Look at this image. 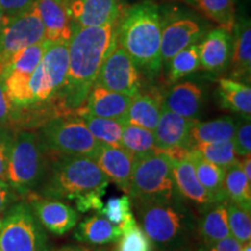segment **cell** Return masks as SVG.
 <instances>
[{
  "mask_svg": "<svg viewBox=\"0 0 251 251\" xmlns=\"http://www.w3.org/2000/svg\"><path fill=\"white\" fill-rule=\"evenodd\" d=\"M121 146L127 151L133 153L136 158L158 150L153 131L127 122H122Z\"/></svg>",
  "mask_w": 251,
  "mask_h": 251,
  "instance_id": "33",
  "label": "cell"
},
{
  "mask_svg": "<svg viewBox=\"0 0 251 251\" xmlns=\"http://www.w3.org/2000/svg\"><path fill=\"white\" fill-rule=\"evenodd\" d=\"M241 166H242V170L244 172V175H246L248 181L251 184V157H243V161L241 162Z\"/></svg>",
  "mask_w": 251,
  "mask_h": 251,
  "instance_id": "46",
  "label": "cell"
},
{
  "mask_svg": "<svg viewBox=\"0 0 251 251\" xmlns=\"http://www.w3.org/2000/svg\"><path fill=\"white\" fill-rule=\"evenodd\" d=\"M198 233L203 244L214 246L219 241L231 236L228 225L227 202H216L203 213L198 224Z\"/></svg>",
  "mask_w": 251,
  "mask_h": 251,
  "instance_id": "27",
  "label": "cell"
},
{
  "mask_svg": "<svg viewBox=\"0 0 251 251\" xmlns=\"http://www.w3.org/2000/svg\"><path fill=\"white\" fill-rule=\"evenodd\" d=\"M56 251H96V250L89 249V248L81 247V246H68V247L61 248V249Z\"/></svg>",
  "mask_w": 251,
  "mask_h": 251,
  "instance_id": "47",
  "label": "cell"
},
{
  "mask_svg": "<svg viewBox=\"0 0 251 251\" xmlns=\"http://www.w3.org/2000/svg\"><path fill=\"white\" fill-rule=\"evenodd\" d=\"M118 21L99 27H74L67 80L55 96L68 112H77L85 105L103 61L118 45Z\"/></svg>",
  "mask_w": 251,
  "mask_h": 251,
  "instance_id": "1",
  "label": "cell"
},
{
  "mask_svg": "<svg viewBox=\"0 0 251 251\" xmlns=\"http://www.w3.org/2000/svg\"><path fill=\"white\" fill-rule=\"evenodd\" d=\"M224 186L230 202L251 212V184L244 175L240 161L225 170Z\"/></svg>",
  "mask_w": 251,
  "mask_h": 251,
  "instance_id": "31",
  "label": "cell"
},
{
  "mask_svg": "<svg viewBox=\"0 0 251 251\" xmlns=\"http://www.w3.org/2000/svg\"><path fill=\"white\" fill-rule=\"evenodd\" d=\"M197 251H219L214 246H208V244H202L201 247L198 248Z\"/></svg>",
  "mask_w": 251,
  "mask_h": 251,
  "instance_id": "48",
  "label": "cell"
},
{
  "mask_svg": "<svg viewBox=\"0 0 251 251\" xmlns=\"http://www.w3.org/2000/svg\"><path fill=\"white\" fill-rule=\"evenodd\" d=\"M29 205L41 226L56 236L65 235L77 226L78 213L59 199L36 197Z\"/></svg>",
  "mask_w": 251,
  "mask_h": 251,
  "instance_id": "13",
  "label": "cell"
},
{
  "mask_svg": "<svg viewBox=\"0 0 251 251\" xmlns=\"http://www.w3.org/2000/svg\"><path fill=\"white\" fill-rule=\"evenodd\" d=\"M197 121L198 119L184 118L169 111L162 102L158 124L153 130L157 149L165 152L178 148H188L191 130Z\"/></svg>",
  "mask_w": 251,
  "mask_h": 251,
  "instance_id": "14",
  "label": "cell"
},
{
  "mask_svg": "<svg viewBox=\"0 0 251 251\" xmlns=\"http://www.w3.org/2000/svg\"><path fill=\"white\" fill-rule=\"evenodd\" d=\"M48 166V155L39 133L14 131L8 159L7 183L18 196H29L42 184Z\"/></svg>",
  "mask_w": 251,
  "mask_h": 251,
  "instance_id": "5",
  "label": "cell"
},
{
  "mask_svg": "<svg viewBox=\"0 0 251 251\" xmlns=\"http://www.w3.org/2000/svg\"><path fill=\"white\" fill-rule=\"evenodd\" d=\"M39 136L49 153L96 159L101 147L80 117L56 118L41 128Z\"/></svg>",
  "mask_w": 251,
  "mask_h": 251,
  "instance_id": "7",
  "label": "cell"
},
{
  "mask_svg": "<svg viewBox=\"0 0 251 251\" xmlns=\"http://www.w3.org/2000/svg\"><path fill=\"white\" fill-rule=\"evenodd\" d=\"M48 163L41 186V197L75 200L92 191L106 190L107 179L98 163L90 157L55 153Z\"/></svg>",
  "mask_w": 251,
  "mask_h": 251,
  "instance_id": "4",
  "label": "cell"
},
{
  "mask_svg": "<svg viewBox=\"0 0 251 251\" xmlns=\"http://www.w3.org/2000/svg\"><path fill=\"white\" fill-rule=\"evenodd\" d=\"M180 198L170 201H134L141 227L157 249L163 251L183 249L191 237L194 229L192 214L183 205Z\"/></svg>",
  "mask_w": 251,
  "mask_h": 251,
  "instance_id": "3",
  "label": "cell"
},
{
  "mask_svg": "<svg viewBox=\"0 0 251 251\" xmlns=\"http://www.w3.org/2000/svg\"><path fill=\"white\" fill-rule=\"evenodd\" d=\"M114 251H153V246L139 222L134 220L122 228Z\"/></svg>",
  "mask_w": 251,
  "mask_h": 251,
  "instance_id": "36",
  "label": "cell"
},
{
  "mask_svg": "<svg viewBox=\"0 0 251 251\" xmlns=\"http://www.w3.org/2000/svg\"><path fill=\"white\" fill-rule=\"evenodd\" d=\"M121 234L122 230L119 226L102 216L93 215L79 224L75 231V238L93 246H103L117 242Z\"/></svg>",
  "mask_w": 251,
  "mask_h": 251,
  "instance_id": "25",
  "label": "cell"
},
{
  "mask_svg": "<svg viewBox=\"0 0 251 251\" xmlns=\"http://www.w3.org/2000/svg\"><path fill=\"white\" fill-rule=\"evenodd\" d=\"M45 40V27L35 5L23 13L6 19L0 33V74L17 52Z\"/></svg>",
  "mask_w": 251,
  "mask_h": 251,
  "instance_id": "9",
  "label": "cell"
},
{
  "mask_svg": "<svg viewBox=\"0 0 251 251\" xmlns=\"http://www.w3.org/2000/svg\"><path fill=\"white\" fill-rule=\"evenodd\" d=\"M34 5L45 27V39L49 42H69L74 33V25L65 5L59 0H35Z\"/></svg>",
  "mask_w": 251,
  "mask_h": 251,
  "instance_id": "18",
  "label": "cell"
},
{
  "mask_svg": "<svg viewBox=\"0 0 251 251\" xmlns=\"http://www.w3.org/2000/svg\"><path fill=\"white\" fill-rule=\"evenodd\" d=\"M40 63L49 78L56 96L63 89L67 80L69 70V42L67 41L49 42Z\"/></svg>",
  "mask_w": 251,
  "mask_h": 251,
  "instance_id": "24",
  "label": "cell"
},
{
  "mask_svg": "<svg viewBox=\"0 0 251 251\" xmlns=\"http://www.w3.org/2000/svg\"><path fill=\"white\" fill-rule=\"evenodd\" d=\"M220 106L243 118L251 114V87L250 85L230 78H220L218 81Z\"/></svg>",
  "mask_w": 251,
  "mask_h": 251,
  "instance_id": "26",
  "label": "cell"
},
{
  "mask_svg": "<svg viewBox=\"0 0 251 251\" xmlns=\"http://www.w3.org/2000/svg\"><path fill=\"white\" fill-rule=\"evenodd\" d=\"M96 251H107V250H105V249H101V250H96Z\"/></svg>",
  "mask_w": 251,
  "mask_h": 251,
  "instance_id": "52",
  "label": "cell"
},
{
  "mask_svg": "<svg viewBox=\"0 0 251 251\" xmlns=\"http://www.w3.org/2000/svg\"><path fill=\"white\" fill-rule=\"evenodd\" d=\"M127 194L134 201H170L179 198L172 174L171 157L159 150L137 157Z\"/></svg>",
  "mask_w": 251,
  "mask_h": 251,
  "instance_id": "6",
  "label": "cell"
},
{
  "mask_svg": "<svg viewBox=\"0 0 251 251\" xmlns=\"http://www.w3.org/2000/svg\"><path fill=\"white\" fill-rule=\"evenodd\" d=\"M233 39L229 31L216 28L206 34L199 45L200 68L206 71H221L230 61Z\"/></svg>",
  "mask_w": 251,
  "mask_h": 251,
  "instance_id": "19",
  "label": "cell"
},
{
  "mask_svg": "<svg viewBox=\"0 0 251 251\" xmlns=\"http://www.w3.org/2000/svg\"><path fill=\"white\" fill-rule=\"evenodd\" d=\"M2 251H48V238L29 202H15L1 218Z\"/></svg>",
  "mask_w": 251,
  "mask_h": 251,
  "instance_id": "8",
  "label": "cell"
},
{
  "mask_svg": "<svg viewBox=\"0 0 251 251\" xmlns=\"http://www.w3.org/2000/svg\"><path fill=\"white\" fill-rule=\"evenodd\" d=\"M219 251H242V244L235 240L233 236H228L214 244Z\"/></svg>",
  "mask_w": 251,
  "mask_h": 251,
  "instance_id": "45",
  "label": "cell"
},
{
  "mask_svg": "<svg viewBox=\"0 0 251 251\" xmlns=\"http://www.w3.org/2000/svg\"><path fill=\"white\" fill-rule=\"evenodd\" d=\"M171 165L176 187L180 197L199 206L207 207L216 203L214 197L198 180L192 163L186 156L171 157Z\"/></svg>",
  "mask_w": 251,
  "mask_h": 251,
  "instance_id": "16",
  "label": "cell"
},
{
  "mask_svg": "<svg viewBox=\"0 0 251 251\" xmlns=\"http://www.w3.org/2000/svg\"><path fill=\"white\" fill-rule=\"evenodd\" d=\"M49 45V41H42L36 45L29 46L27 48L17 52L13 57L9 59L7 64L2 69L0 76L2 78L13 75V76L30 78L31 74L35 70L39 63L42 59L47 47Z\"/></svg>",
  "mask_w": 251,
  "mask_h": 251,
  "instance_id": "30",
  "label": "cell"
},
{
  "mask_svg": "<svg viewBox=\"0 0 251 251\" xmlns=\"http://www.w3.org/2000/svg\"><path fill=\"white\" fill-rule=\"evenodd\" d=\"M13 136V129L8 127H0V180L7 181L8 159Z\"/></svg>",
  "mask_w": 251,
  "mask_h": 251,
  "instance_id": "40",
  "label": "cell"
},
{
  "mask_svg": "<svg viewBox=\"0 0 251 251\" xmlns=\"http://www.w3.org/2000/svg\"><path fill=\"white\" fill-rule=\"evenodd\" d=\"M233 143L237 156L251 155V122L249 118H243L241 121H237Z\"/></svg>",
  "mask_w": 251,
  "mask_h": 251,
  "instance_id": "39",
  "label": "cell"
},
{
  "mask_svg": "<svg viewBox=\"0 0 251 251\" xmlns=\"http://www.w3.org/2000/svg\"><path fill=\"white\" fill-rule=\"evenodd\" d=\"M191 148L196 149L205 157L207 161L227 169L230 165L238 162L236 151L233 141H224V142H200L194 144Z\"/></svg>",
  "mask_w": 251,
  "mask_h": 251,
  "instance_id": "35",
  "label": "cell"
},
{
  "mask_svg": "<svg viewBox=\"0 0 251 251\" xmlns=\"http://www.w3.org/2000/svg\"><path fill=\"white\" fill-rule=\"evenodd\" d=\"M35 0H0V7L6 19L23 13L34 5Z\"/></svg>",
  "mask_w": 251,
  "mask_h": 251,
  "instance_id": "43",
  "label": "cell"
},
{
  "mask_svg": "<svg viewBox=\"0 0 251 251\" xmlns=\"http://www.w3.org/2000/svg\"><path fill=\"white\" fill-rule=\"evenodd\" d=\"M231 49V75L238 79L250 80L251 76V25L250 20H241L234 26Z\"/></svg>",
  "mask_w": 251,
  "mask_h": 251,
  "instance_id": "22",
  "label": "cell"
},
{
  "mask_svg": "<svg viewBox=\"0 0 251 251\" xmlns=\"http://www.w3.org/2000/svg\"><path fill=\"white\" fill-rule=\"evenodd\" d=\"M206 33V26L191 15H179L162 24L161 57L168 63L187 47L196 45Z\"/></svg>",
  "mask_w": 251,
  "mask_h": 251,
  "instance_id": "11",
  "label": "cell"
},
{
  "mask_svg": "<svg viewBox=\"0 0 251 251\" xmlns=\"http://www.w3.org/2000/svg\"><path fill=\"white\" fill-rule=\"evenodd\" d=\"M96 84L105 89L134 97L141 90V76L130 56L117 45L102 63Z\"/></svg>",
  "mask_w": 251,
  "mask_h": 251,
  "instance_id": "10",
  "label": "cell"
},
{
  "mask_svg": "<svg viewBox=\"0 0 251 251\" xmlns=\"http://www.w3.org/2000/svg\"><path fill=\"white\" fill-rule=\"evenodd\" d=\"M5 23H6V18L4 15V12H2L1 7H0V33H1L2 28L5 26Z\"/></svg>",
  "mask_w": 251,
  "mask_h": 251,
  "instance_id": "49",
  "label": "cell"
},
{
  "mask_svg": "<svg viewBox=\"0 0 251 251\" xmlns=\"http://www.w3.org/2000/svg\"><path fill=\"white\" fill-rule=\"evenodd\" d=\"M59 1H62L63 4H64V2H67V1H69V0H59Z\"/></svg>",
  "mask_w": 251,
  "mask_h": 251,
  "instance_id": "51",
  "label": "cell"
},
{
  "mask_svg": "<svg viewBox=\"0 0 251 251\" xmlns=\"http://www.w3.org/2000/svg\"><path fill=\"white\" fill-rule=\"evenodd\" d=\"M176 251H191V250H188V249H184V248H183V249H179V250H176Z\"/></svg>",
  "mask_w": 251,
  "mask_h": 251,
  "instance_id": "50",
  "label": "cell"
},
{
  "mask_svg": "<svg viewBox=\"0 0 251 251\" xmlns=\"http://www.w3.org/2000/svg\"><path fill=\"white\" fill-rule=\"evenodd\" d=\"M191 7L215 23L220 28L231 33L236 24V7L234 0H183Z\"/></svg>",
  "mask_w": 251,
  "mask_h": 251,
  "instance_id": "29",
  "label": "cell"
},
{
  "mask_svg": "<svg viewBox=\"0 0 251 251\" xmlns=\"http://www.w3.org/2000/svg\"><path fill=\"white\" fill-rule=\"evenodd\" d=\"M100 214L105 216L112 224L122 228L134 221L135 218L131 213V202L128 194L121 197H112L100 209Z\"/></svg>",
  "mask_w": 251,
  "mask_h": 251,
  "instance_id": "38",
  "label": "cell"
},
{
  "mask_svg": "<svg viewBox=\"0 0 251 251\" xmlns=\"http://www.w3.org/2000/svg\"><path fill=\"white\" fill-rule=\"evenodd\" d=\"M94 161L98 163L109 181H113L120 190L127 192L136 161L133 153L124 148L101 144Z\"/></svg>",
  "mask_w": 251,
  "mask_h": 251,
  "instance_id": "15",
  "label": "cell"
},
{
  "mask_svg": "<svg viewBox=\"0 0 251 251\" xmlns=\"http://www.w3.org/2000/svg\"><path fill=\"white\" fill-rule=\"evenodd\" d=\"M18 198V193L7 181L0 180V218L8 211V208Z\"/></svg>",
  "mask_w": 251,
  "mask_h": 251,
  "instance_id": "44",
  "label": "cell"
},
{
  "mask_svg": "<svg viewBox=\"0 0 251 251\" xmlns=\"http://www.w3.org/2000/svg\"><path fill=\"white\" fill-rule=\"evenodd\" d=\"M228 225L230 235L241 244L251 241V216L250 212L236 203L227 202Z\"/></svg>",
  "mask_w": 251,
  "mask_h": 251,
  "instance_id": "37",
  "label": "cell"
},
{
  "mask_svg": "<svg viewBox=\"0 0 251 251\" xmlns=\"http://www.w3.org/2000/svg\"><path fill=\"white\" fill-rule=\"evenodd\" d=\"M162 17L151 1L130 6L118 21V46L130 56L137 68L156 74L162 68Z\"/></svg>",
  "mask_w": 251,
  "mask_h": 251,
  "instance_id": "2",
  "label": "cell"
},
{
  "mask_svg": "<svg viewBox=\"0 0 251 251\" xmlns=\"http://www.w3.org/2000/svg\"><path fill=\"white\" fill-rule=\"evenodd\" d=\"M17 106L9 99L6 92L5 81L0 76V127H8L13 121Z\"/></svg>",
  "mask_w": 251,
  "mask_h": 251,
  "instance_id": "41",
  "label": "cell"
},
{
  "mask_svg": "<svg viewBox=\"0 0 251 251\" xmlns=\"http://www.w3.org/2000/svg\"><path fill=\"white\" fill-rule=\"evenodd\" d=\"M168 80L171 84L196 72L198 69H200L199 45L196 43L180 50L168 62Z\"/></svg>",
  "mask_w": 251,
  "mask_h": 251,
  "instance_id": "34",
  "label": "cell"
},
{
  "mask_svg": "<svg viewBox=\"0 0 251 251\" xmlns=\"http://www.w3.org/2000/svg\"><path fill=\"white\" fill-rule=\"evenodd\" d=\"M106 190H99V191H92V192L85 193L83 196L76 198L74 200L76 202L77 208L80 212H87L91 209H96V211H100L102 208L103 203L101 201V197L105 194Z\"/></svg>",
  "mask_w": 251,
  "mask_h": 251,
  "instance_id": "42",
  "label": "cell"
},
{
  "mask_svg": "<svg viewBox=\"0 0 251 251\" xmlns=\"http://www.w3.org/2000/svg\"><path fill=\"white\" fill-rule=\"evenodd\" d=\"M79 117L85 122L91 134L96 137L101 144L111 147L122 148V121L115 119L100 118L96 115H91L89 113L79 111L77 112Z\"/></svg>",
  "mask_w": 251,
  "mask_h": 251,
  "instance_id": "32",
  "label": "cell"
},
{
  "mask_svg": "<svg viewBox=\"0 0 251 251\" xmlns=\"http://www.w3.org/2000/svg\"><path fill=\"white\" fill-rule=\"evenodd\" d=\"M162 102L161 98L155 94L139 92L131 98L130 105L122 122L153 131L158 124Z\"/></svg>",
  "mask_w": 251,
  "mask_h": 251,
  "instance_id": "23",
  "label": "cell"
},
{
  "mask_svg": "<svg viewBox=\"0 0 251 251\" xmlns=\"http://www.w3.org/2000/svg\"><path fill=\"white\" fill-rule=\"evenodd\" d=\"M0 251H2V250H1V249H0Z\"/></svg>",
  "mask_w": 251,
  "mask_h": 251,
  "instance_id": "54",
  "label": "cell"
},
{
  "mask_svg": "<svg viewBox=\"0 0 251 251\" xmlns=\"http://www.w3.org/2000/svg\"><path fill=\"white\" fill-rule=\"evenodd\" d=\"M74 27H99L118 21L120 0H69L64 2Z\"/></svg>",
  "mask_w": 251,
  "mask_h": 251,
  "instance_id": "12",
  "label": "cell"
},
{
  "mask_svg": "<svg viewBox=\"0 0 251 251\" xmlns=\"http://www.w3.org/2000/svg\"><path fill=\"white\" fill-rule=\"evenodd\" d=\"M203 105V91L193 81L177 84L166 94L163 101L169 111L184 118L197 119Z\"/></svg>",
  "mask_w": 251,
  "mask_h": 251,
  "instance_id": "20",
  "label": "cell"
},
{
  "mask_svg": "<svg viewBox=\"0 0 251 251\" xmlns=\"http://www.w3.org/2000/svg\"><path fill=\"white\" fill-rule=\"evenodd\" d=\"M185 156L192 163L198 180L214 197L216 202L226 201L227 196L224 186L225 169L207 161L201 153L193 148H188Z\"/></svg>",
  "mask_w": 251,
  "mask_h": 251,
  "instance_id": "21",
  "label": "cell"
},
{
  "mask_svg": "<svg viewBox=\"0 0 251 251\" xmlns=\"http://www.w3.org/2000/svg\"><path fill=\"white\" fill-rule=\"evenodd\" d=\"M0 227H1V218H0Z\"/></svg>",
  "mask_w": 251,
  "mask_h": 251,
  "instance_id": "53",
  "label": "cell"
},
{
  "mask_svg": "<svg viewBox=\"0 0 251 251\" xmlns=\"http://www.w3.org/2000/svg\"><path fill=\"white\" fill-rule=\"evenodd\" d=\"M235 130H236V121L230 117L219 118L206 122L198 120L191 130L188 148L200 142L233 141Z\"/></svg>",
  "mask_w": 251,
  "mask_h": 251,
  "instance_id": "28",
  "label": "cell"
},
{
  "mask_svg": "<svg viewBox=\"0 0 251 251\" xmlns=\"http://www.w3.org/2000/svg\"><path fill=\"white\" fill-rule=\"evenodd\" d=\"M133 97L114 92L94 84L85 101V106L78 109L100 118L121 120L125 118Z\"/></svg>",
  "mask_w": 251,
  "mask_h": 251,
  "instance_id": "17",
  "label": "cell"
}]
</instances>
